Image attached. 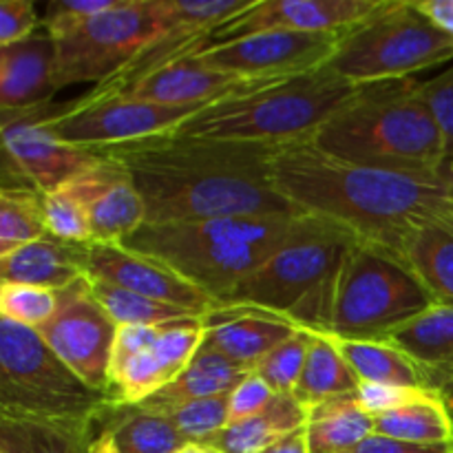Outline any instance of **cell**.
<instances>
[{"label":"cell","instance_id":"8fae6325","mask_svg":"<svg viewBox=\"0 0 453 453\" xmlns=\"http://www.w3.org/2000/svg\"><path fill=\"white\" fill-rule=\"evenodd\" d=\"M203 106L206 104H153L128 96L102 97V100H87L80 96L65 104H51V102L44 104L40 109V122L66 144L100 150L166 135L180 128Z\"/></svg>","mask_w":453,"mask_h":453},{"label":"cell","instance_id":"30bf717a","mask_svg":"<svg viewBox=\"0 0 453 453\" xmlns=\"http://www.w3.org/2000/svg\"><path fill=\"white\" fill-rule=\"evenodd\" d=\"M155 0H118L113 9L88 18L56 40V91L71 84L113 80L157 31Z\"/></svg>","mask_w":453,"mask_h":453},{"label":"cell","instance_id":"f1b7e54d","mask_svg":"<svg viewBox=\"0 0 453 453\" xmlns=\"http://www.w3.org/2000/svg\"><path fill=\"white\" fill-rule=\"evenodd\" d=\"M305 432L312 453H348L374 434V418L361 410L354 392L312 407Z\"/></svg>","mask_w":453,"mask_h":453},{"label":"cell","instance_id":"4316f807","mask_svg":"<svg viewBox=\"0 0 453 453\" xmlns=\"http://www.w3.org/2000/svg\"><path fill=\"white\" fill-rule=\"evenodd\" d=\"M111 434L119 453H177L188 445L164 411L142 405H111L97 420Z\"/></svg>","mask_w":453,"mask_h":453},{"label":"cell","instance_id":"b9f144b4","mask_svg":"<svg viewBox=\"0 0 453 453\" xmlns=\"http://www.w3.org/2000/svg\"><path fill=\"white\" fill-rule=\"evenodd\" d=\"M42 29L31 0H3L0 3V47L22 42Z\"/></svg>","mask_w":453,"mask_h":453},{"label":"cell","instance_id":"d4e9b609","mask_svg":"<svg viewBox=\"0 0 453 453\" xmlns=\"http://www.w3.org/2000/svg\"><path fill=\"white\" fill-rule=\"evenodd\" d=\"M248 374L250 372L239 367L237 363L228 361L221 354L208 348H199L193 361L186 365V370L177 379H173L166 388H162L140 405L146 410L166 411L184 405V403L199 401V398L219 396V394L233 392Z\"/></svg>","mask_w":453,"mask_h":453},{"label":"cell","instance_id":"ac0fdd59","mask_svg":"<svg viewBox=\"0 0 453 453\" xmlns=\"http://www.w3.org/2000/svg\"><path fill=\"white\" fill-rule=\"evenodd\" d=\"M66 184L87 211L93 243L122 246L146 221L144 202L118 159L97 153L96 162Z\"/></svg>","mask_w":453,"mask_h":453},{"label":"cell","instance_id":"1f68e13d","mask_svg":"<svg viewBox=\"0 0 453 453\" xmlns=\"http://www.w3.org/2000/svg\"><path fill=\"white\" fill-rule=\"evenodd\" d=\"M334 341L361 383L427 389L423 374L411 358L388 341Z\"/></svg>","mask_w":453,"mask_h":453},{"label":"cell","instance_id":"9a60e30c","mask_svg":"<svg viewBox=\"0 0 453 453\" xmlns=\"http://www.w3.org/2000/svg\"><path fill=\"white\" fill-rule=\"evenodd\" d=\"M385 0H257L212 31L211 44L228 42L259 31H305L343 35L374 16Z\"/></svg>","mask_w":453,"mask_h":453},{"label":"cell","instance_id":"52a82bcc","mask_svg":"<svg viewBox=\"0 0 453 453\" xmlns=\"http://www.w3.org/2000/svg\"><path fill=\"white\" fill-rule=\"evenodd\" d=\"M115 405L84 383L35 330L0 319V414L97 425Z\"/></svg>","mask_w":453,"mask_h":453},{"label":"cell","instance_id":"cb8c5ba5","mask_svg":"<svg viewBox=\"0 0 453 453\" xmlns=\"http://www.w3.org/2000/svg\"><path fill=\"white\" fill-rule=\"evenodd\" d=\"M403 261L434 303L453 308V212L420 224L403 246Z\"/></svg>","mask_w":453,"mask_h":453},{"label":"cell","instance_id":"4fadbf2b","mask_svg":"<svg viewBox=\"0 0 453 453\" xmlns=\"http://www.w3.org/2000/svg\"><path fill=\"white\" fill-rule=\"evenodd\" d=\"M38 334L84 383L97 392L111 394L109 365L118 323L96 299L88 277L58 292L56 314L40 327Z\"/></svg>","mask_w":453,"mask_h":453},{"label":"cell","instance_id":"816d5d0a","mask_svg":"<svg viewBox=\"0 0 453 453\" xmlns=\"http://www.w3.org/2000/svg\"><path fill=\"white\" fill-rule=\"evenodd\" d=\"M451 414H453V410H451Z\"/></svg>","mask_w":453,"mask_h":453},{"label":"cell","instance_id":"f907efd6","mask_svg":"<svg viewBox=\"0 0 453 453\" xmlns=\"http://www.w3.org/2000/svg\"><path fill=\"white\" fill-rule=\"evenodd\" d=\"M445 403H447V405H449V410H453V389L445 396Z\"/></svg>","mask_w":453,"mask_h":453},{"label":"cell","instance_id":"e0dca14e","mask_svg":"<svg viewBox=\"0 0 453 453\" xmlns=\"http://www.w3.org/2000/svg\"><path fill=\"white\" fill-rule=\"evenodd\" d=\"M87 277L206 317L215 301L162 261L119 243H88Z\"/></svg>","mask_w":453,"mask_h":453},{"label":"cell","instance_id":"f546056e","mask_svg":"<svg viewBox=\"0 0 453 453\" xmlns=\"http://www.w3.org/2000/svg\"><path fill=\"white\" fill-rule=\"evenodd\" d=\"M361 385L352 367L348 365L345 357L341 354L334 336L312 332L310 341L308 361H305L303 374L296 383L295 396L305 410L321 405L330 398L354 394Z\"/></svg>","mask_w":453,"mask_h":453},{"label":"cell","instance_id":"7402d4cb","mask_svg":"<svg viewBox=\"0 0 453 453\" xmlns=\"http://www.w3.org/2000/svg\"><path fill=\"white\" fill-rule=\"evenodd\" d=\"M257 80H243L237 75L208 69L193 56L181 58L164 66L157 73L149 75L124 96L166 106H202L221 100Z\"/></svg>","mask_w":453,"mask_h":453},{"label":"cell","instance_id":"7a4b0ae2","mask_svg":"<svg viewBox=\"0 0 453 453\" xmlns=\"http://www.w3.org/2000/svg\"><path fill=\"white\" fill-rule=\"evenodd\" d=\"M273 181L301 215L332 221L401 259L407 237L420 224L453 212L441 180L345 162L310 140L279 146Z\"/></svg>","mask_w":453,"mask_h":453},{"label":"cell","instance_id":"e575fe53","mask_svg":"<svg viewBox=\"0 0 453 453\" xmlns=\"http://www.w3.org/2000/svg\"><path fill=\"white\" fill-rule=\"evenodd\" d=\"M230 394L199 398V401L184 403L180 407L166 410L164 414L173 420L181 436L188 442L206 445L211 438L224 432L230 423Z\"/></svg>","mask_w":453,"mask_h":453},{"label":"cell","instance_id":"681fc988","mask_svg":"<svg viewBox=\"0 0 453 453\" xmlns=\"http://www.w3.org/2000/svg\"><path fill=\"white\" fill-rule=\"evenodd\" d=\"M177 453H219V451L211 445H202V442H188V445L181 447Z\"/></svg>","mask_w":453,"mask_h":453},{"label":"cell","instance_id":"3957f363","mask_svg":"<svg viewBox=\"0 0 453 453\" xmlns=\"http://www.w3.org/2000/svg\"><path fill=\"white\" fill-rule=\"evenodd\" d=\"M310 142L345 162L425 180H441L447 162L445 140L416 78L365 84Z\"/></svg>","mask_w":453,"mask_h":453},{"label":"cell","instance_id":"d6a6232c","mask_svg":"<svg viewBox=\"0 0 453 453\" xmlns=\"http://www.w3.org/2000/svg\"><path fill=\"white\" fill-rule=\"evenodd\" d=\"M47 230L44 195L35 188L0 190V257L38 242Z\"/></svg>","mask_w":453,"mask_h":453},{"label":"cell","instance_id":"8d00e7d4","mask_svg":"<svg viewBox=\"0 0 453 453\" xmlns=\"http://www.w3.org/2000/svg\"><path fill=\"white\" fill-rule=\"evenodd\" d=\"M58 310V292L25 283L0 286V319L38 332Z\"/></svg>","mask_w":453,"mask_h":453},{"label":"cell","instance_id":"bcb514c9","mask_svg":"<svg viewBox=\"0 0 453 453\" xmlns=\"http://www.w3.org/2000/svg\"><path fill=\"white\" fill-rule=\"evenodd\" d=\"M261 453H312L310 451V442H308V432L299 429V432L290 434V436L281 438L279 442L270 445L268 449Z\"/></svg>","mask_w":453,"mask_h":453},{"label":"cell","instance_id":"ab89813d","mask_svg":"<svg viewBox=\"0 0 453 453\" xmlns=\"http://www.w3.org/2000/svg\"><path fill=\"white\" fill-rule=\"evenodd\" d=\"M418 93L442 133L447 159L453 157V65L429 80H418Z\"/></svg>","mask_w":453,"mask_h":453},{"label":"cell","instance_id":"836d02e7","mask_svg":"<svg viewBox=\"0 0 453 453\" xmlns=\"http://www.w3.org/2000/svg\"><path fill=\"white\" fill-rule=\"evenodd\" d=\"M91 281V290L96 299L100 301L102 308L111 314L119 326H166L173 321H184V319H202L197 314L181 310L177 305L164 303V301L149 299L137 292L124 290V288L111 286V283Z\"/></svg>","mask_w":453,"mask_h":453},{"label":"cell","instance_id":"f6af8a7d","mask_svg":"<svg viewBox=\"0 0 453 453\" xmlns=\"http://www.w3.org/2000/svg\"><path fill=\"white\" fill-rule=\"evenodd\" d=\"M414 4L436 29L453 35V0H414Z\"/></svg>","mask_w":453,"mask_h":453},{"label":"cell","instance_id":"484cf974","mask_svg":"<svg viewBox=\"0 0 453 453\" xmlns=\"http://www.w3.org/2000/svg\"><path fill=\"white\" fill-rule=\"evenodd\" d=\"M308 414L295 394H277L261 414L228 425L206 445L215 447L219 453H261L281 438L303 429L308 425Z\"/></svg>","mask_w":453,"mask_h":453},{"label":"cell","instance_id":"d590c367","mask_svg":"<svg viewBox=\"0 0 453 453\" xmlns=\"http://www.w3.org/2000/svg\"><path fill=\"white\" fill-rule=\"evenodd\" d=\"M310 341L312 332L296 330L255 367V374H259L277 394H295L308 361Z\"/></svg>","mask_w":453,"mask_h":453},{"label":"cell","instance_id":"44dd1931","mask_svg":"<svg viewBox=\"0 0 453 453\" xmlns=\"http://www.w3.org/2000/svg\"><path fill=\"white\" fill-rule=\"evenodd\" d=\"M411 358L429 392L445 401L453 389V308L434 303L385 336Z\"/></svg>","mask_w":453,"mask_h":453},{"label":"cell","instance_id":"5b68a950","mask_svg":"<svg viewBox=\"0 0 453 453\" xmlns=\"http://www.w3.org/2000/svg\"><path fill=\"white\" fill-rule=\"evenodd\" d=\"M301 217H217L142 224L122 246L166 264L217 305L295 234Z\"/></svg>","mask_w":453,"mask_h":453},{"label":"cell","instance_id":"83f0119b","mask_svg":"<svg viewBox=\"0 0 453 453\" xmlns=\"http://www.w3.org/2000/svg\"><path fill=\"white\" fill-rule=\"evenodd\" d=\"M93 427L0 414V453H91Z\"/></svg>","mask_w":453,"mask_h":453},{"label":"cell","instance_id":"603a6c76","mask_svg":"<svg viewBox=\"0 0 453 453\" xmlns=\"http://www.w3.org/2000/svg\"><path fill=\"white\" fill-rule=\"evenodd\" d=\"M87 261L88 243H73L44 234L38 242L0 257V279L3 283H25L60 292L87 277Z\"/></svg>","mask_w":453,"mask_h":453},{"label":"cell","instance_id":"2e32d148","mask_svg":"<svg viewBox=\"0 0 453 453\" xmlns=\"http://www.w3.org/2000/svg\"><path fill=\"white\" fill-rule=\"evenodd\" d=\"M40 109L3 111V150L42 195L87 171L97 153L58 140L42 122Z\"/></svg>","mask_w":453,"mask_h":453},{"label":"cell","instance_id":"7dc6e473","mask_svg":"<svg viewBox=\"0 0 453 453\" xmlns=\"http://www.w3.org/2000/svg\"><path fill=\"white\" fill-rule=\"evenodd\" d=\"M91 453H119L118 447H115L113 438H111L109 432L104 429H97L96 438L91 442Z\"/></svg>","mask_w":453,"mask_h":453},{"label":"cell","instance_id":"7c38bea8","mask_svg":"<svg viewBox=\"0 0 453 453\" xmlns=\"http://www.w3.org/2000/svg\"><path fill=\"white\" fill-rule=\"evenodd\" d=\"M255 3L257 0H155L159 27L153 38L113 80L93 87V91L82 97L102 100L124 96L164 66L206 49L217 27L237 18Z\"/></svg>","mask_w":453,"mask_h":453},{"label":"cell","instance_id":"9c48e42d","mask_svg":"<svg viewBox=\"0 0 453 453\" xmlns=\"http://www.w3.org/2000/svg\"><path fill=\"white\" fill-rule=\"evenodd\" d=\"M453 60V35L436 29L414 0H385L383 7L341 35L330 69L352 84L407 80Z\"/></svg>","mask_w":453,"mask_h":453},{"label":"cell","instance_id":"c3c4849f","mask_svg":"<svg viewBox=\"0 0 453 453\" xmlns=\"http://www.w3.org/2000/svg\"><path fill=\"white\" fill-rule=\"evenodd\" d=\"M441 184H442V188H445V193H447V197H449V202L453 203V157L447 159L445 166H442Z\"/></svg>","mask_w":453,"mask_h":453},{"label":"cell","instance_id":"8992f818","mask_svg":"<svg viewBox=\"0 0 453 453\" xmlns=\"http://www.w3.org/2000/svg\"><path fill=\"white\" fill-rule=\"evenodd\" d=\"M357 239L332 221L303 215L295 234L217 305L268 310L301 330L327 334L341 261Z\"/></svg>","mask_w":453,"mask_h":453},{"label":"cell","instance_id":"ba28073f","mask_svg":"<svg viewBox=\"0 0 453 453\" xmlns=\"http://www.w3.org/2000/svg\"><path fill=\"white\" fill-rule=\"evenodd\" d=\"M432 305V296L401 257L357 239L341 261L327 334L343 341H385Z\"/></svg>","mask_w":453,"mask_h":453},{"label":"cell","instance_id":"ee69618b","mask_svg":"<svg viewBox=\"0 0 453 453\" xmlns=\"http://www.w3.org/2000/svg\"><path fill=\"white\" fill-rule=\"evenodd\" d=\"M348 453H453V445H414V442H403L396 438L372 434Z\"/></svg>","mask_w":453,"mask_h":453},{"label":"cell","instance_id":"7bdbcfd3","mask_svg":"<svg viewBox=\"0 0 453 453\" xmlns=\"http://www.w3.org/2000/svg\"><path fill=\"white\" fill-rule=\"evenodd\" d=\"M277 396L273 388L261 379L259 374L250 372L237 388L230 394V423H242V420L252 418V416L261 414L265 407L273 403V398Z\"/></svg>","mask_w":453,"mask_h":453},{"label":"cell","instance_id":"5bb4252c","mask_svg":"<svg viewBox=\"0 0 453 453\" xmlns=\"http://www.w3.org/2000/svg\"><path fill=\"white\" fill-rule=\"evenodd\" d=\"M341 35L305 31H259L195 53L208 69L243 80H279L330 65Z\"/></svg>","mask_w":453,"mask_h":453},{"label":"cell","instance_id":"ffe728a7","mask_svg":"<svg viewBox=\"0 0 453 453\" xmlns=\"http://www.w3.org/2000/svg\"><path fill=\"white\" fill-rule=\"evenodd\" d=\"M56 40L40 29L12 47H0V109L44 106L56 93Z\"/></svg>","mask_w":453,"mask_h":453},{"label":"cell","instance_id":"74e56055","mask_svg":"<svg viewBox=\"0 0 453 453\" xmlns=\"http://www.w3.org/2000/svg\"><path fill=\"white\" fill-rule=\"evenodd\" d=\"M44 217L49 234L65 242L91 243L87 211L69 184L44 195Z\"/></svg>","mask_w":453,"mask_h":453},{"label":"cell","instance_id":"60d3db41","mask_svg":"<svg viewBox=\"0 0 453 453\" xmlns=\"http://www.w3.org/2000/svg\"><path fill=\"white\" fill-rule=\"evenodd\" d=\"M429 389L423 388H401V385H379V383H361L357 389V401L363 411L376 418V416L389 414L394 410L416 403L418 398L427 396Z\"/></svg>","mask_w":453,"mask_h":453},{"label":"cell","instance_id":"f35d334b","mask_svg":"<svg viewBox=\"0 0 453 453\" xmlns=\"http://www.w3.org/2000/svg\"><path fill=\"white\" fill-rule=\"evenodd\" d=\"M115 4H118V0H51L44 7L42 29L53 40H58L78 29L88 18L113 9Z\"/></svg>","mask_w":453,"mask_h":453},{"label":"cell","instance_id":"6da1fadb","mask_svg":"<svg viewBox=\"0 0 453 453\" xmlns=\"http://www.w3.org/2000/svg\"><path fill=\"white\" fill-rule=\"evenodd\" d=\"M279 146L166 133L93 150L122 164L142 202L144 224L217 217L301 215L273 181Z\"/></svg>","mask_w":453,"mask_h":453},{"label":"cell","instance_id":"277c9868","mask_svg":"<svg viewBox=\"0 0 453 453\" xmlns=\"http://www.w3.org/2000/svg\"><path fill=\"white\" fill-rule=\"evenodd\" d=\"M358 88L330 66L292 78L257 80L206 104L173 133L274 146L295 144L312 140Z\"/></svg>","mask_w":453,"mask_h":453},{"label":"cell","instance_id":"d6986e66","mask_svg":"<svg viewBox=\"0 0 453 453\" xmlns=\"http://www.w3.org/2000/svg\"><path fill=\"white\" fill-rule=\"evenodd\" d=\"M299 326L281 314L250 305H217L203 317L202 348L221 354L248 372L290 339Z\"/></svg>","mask_w":453,"mask_h":453},{"label":"cell","instance_id":"4dcf8cb0","mask_svg":"<svg viewBox=\"0 0 453 453\" xmlns=\"http://www.w3.org/2000/svg\"><path fill=\"white\" fill-rule=\"evenodd\" d=\"M374 434L414 445H453V414L438 394L376 416Z\"/></svg>","mask_w":453,"mask_h":453}]
</instances>
